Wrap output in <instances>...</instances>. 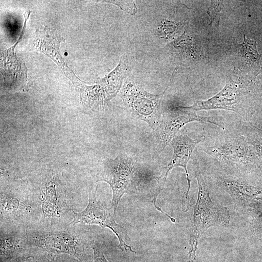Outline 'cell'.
Wrapping results in <instances>:
<instances>
[{
  "label": "cell",
  "instance_id": "6da1fadb",
  "mask_svg": "<svg viewBox=\"0 0 262 262\" xmlns=\"http://www.w3.org/2000/svg\"><path fill=\"white\" fill-rule=\"evenodd\" d=\"M260 89L241 70L234 67L228 73L226 84L218 93L205 100H196L189 106L195 111L222 109L233 112L245 121L250 120L256 109Z\"/></svg>",
  "mask_w": 262,
  "mask_h": 262
},
{
  "label": "cell",
  "instance_id": "7a4b0ae2",
  "mask_svg": "<svg viewBox=\"0 0 262 262\" xmlns=\"http://www.w3.org/2000/svg\"><path fill=\"white\" fill-rule=\"evenodd\" d=\"M201 149L218 163L238 169L251 167L259 159L252 147L237 131L226 129L213 140L203 143Z\"/></svg>",
  "mask_w": 262,
  "mask_h": 262
},
{
  "label": "cell",
  "instance_id": "3957f363",
  "mask_svg": "<svg viewBox=\"0 0 262 262\" xmlns=\"http://www.w3.org/2000/svg\"><path fill=\"white\" fill-rule=\"evenodd\" d=\"M192 166L198 184V196L194 208L190 234L191 249L188 262H194L199 236L209 227L228 221V213L212 202L199 164L196 155L192 157Z\"/></svg>",
  "mask_w": 262,
  "mask_h": 262
},
{
  "label": "cell",
  "instance_id": "277c9868",
  "mask_svg": "<svg viewBox=\"0 0 262 262\" xmlns=\"http://www.w3.org/2000/svg\"><path fill=\"white\" fill-rule=\"evenodd\" d=\"M26 243L54 254H66L82 262L84 246L75 233L63 231H34L27 234Z\"/></svg>",
  "mask_w": 262,
  "mask_h": 262
},
{
  "label": "cell",
  "instance_id": "5b68a950",
  "mask_svg": "<svg viewBox=\"0 0 262 262\" xmlns=\"http://www.w3.org/2000/svg\"><path fill=\"white\" fill-rule=\"evenodd\" d=\"M135 167L132 160L119 154L115 159L104 162L99 170L98 180L108 183L113 191L112 206L115 215L118 203L124 194L130 192L134 181Z\"/></svg>",
  "mask_w": 262,
  "mask_h": 262
},
{
  "label": "cell",
  "instance_id": "8992f818",
  "mask_svg": "<svg viewBox=\"0 0 262 262\" xmlns=\"http://www.w3.org/2000/svg\"><path fill=\"white\" fill-rule=\"evenodd\" d=\"M162 97L149 94L131 83L125 85L121 94L124 102L131 115L147 123L156 131L162 119Z\"/></svg>",
  "mask_w": 262,
  "mask_h": 262
},
{
  "label": "cell",
  "instance_id": "52a82bcc",
  "mask_svg": "<svg viewBox=\"0 0 262 262\" xmlns=\"http://www.w3.org/2000/svg\"><path fill=\"white\" fill-rule=\"evenodd\" d=\"M194 121L210 123L225 129L210 117L198 115L189 106H174L168 108L163 114L160 125L156 131L158 152L162 151L170 144L182 127Z\"/></svg>",
  "mask_w": 262,
  "mask_h": 262
},
{
  "label": "cell",
  "instance_id": "ba28073f",
  "mask_svg": "<svg viewBox=\"0 0 262 262\" xmlns=\"http://www.w3.org/2000/svg\"><path fill=\"white\" fill-rule=\"evenodd\" d=\"M96 191L97 188L93 190L92 187L89 190L88 204L83 211L80 213L73 211L74 218L70 225L77 224H95L102 227L108 228L118 237L119 241L118 246L119 249L135 253L131 249V247L124 242L123 237L125 230L122 226L115 222L114 217L111 214L110 209L107 208L106 204L97 200Z\"/></svg>",
  "mask_w": 262,
  "mask_h": 262
},
{
  "label": "cell",
  "instance_id": "9c48e42d",
  "mask_svg": "<svg viewBox=\"0 0 262 262\" xmlns=\"http://www.w3.org/2000/svg\"><path fill=\"white\" fill-rule=\"evenodd\" d=\"M205 141V137L200 136L196 139L190 138L187 134L176 135L172 140L170 144L173 150L172 156L167 165L162 170L160 175L157 178L158 190L153 201H156L157 197L163 189L166 182L167 176L170 171L174 167L180 166L185 170L188 182V189L186 194L185 207L186 211L189 208L188 196L191 180L190 179L187 170V164L192 158L194 149L198 144Z\"/></svg>",
  "mask_w": 262,
  "mask_h": 262
},
{
  "label": "cell",
  "instance_id": "30bf717a",
  "mask_svg": "<svg viewBox=\"0 0 262 262\" xmlns=\"http://www.w3.org/2000/svg\"><path fill=\"white\" fill-rule=\"evenodd\" d=\"M65 39L49 29L44 28L42 30H36L33 41L31 43L30 49L34 51L43 53L50 58L63 70L76 85L80 80L65 64L59 50L60 43Z\"/></svg>",
  "mask_w": 262,
  "mask_h": 262
},
{
  "label": "cell",
  "instance_id": "8fae6325",
  "mask_svg": "<svg viewBox=\"0 0 262 262\" xmlns=\"http://www.w3.org/2000/svg\"><path fill=\"white\" fill-rule=\"evenodd\" d=\"M20 34L17 41L9 49L0 51L1 73L6 87L10 89H20L28 83L27 68L24 63L17 57L14 49L22 39Z\"/></svg>",
  "mask_w": 262,
  "mask_h": 262
},
{
  "label": "cell",
  "instance_id": "7c38bea8",
  "mask_svg": "<svg viewBox=\"0 0 262 262\" xmlns=\"http://www.w3.org/2000/svg\"><path fill=\"white\" fill-rule=\"evenodd\" d=\"M132 64L133 60L124 58L113 71L98 81L97 83L106 93L107 100H111L118 92L124 79L131 70Z\"/></svg>",
  "mask_w": 262,
  "mask_h": 262
},
{
  "label": "cell",
  "instance_id": "4fadbf2b",
  "mask_svg": "<svg viewBox=\"0 0 262 262\" xmlns=\"http://www.w3.org/2000/svg\"><path fill=\"white\" fill-rule=\"evenodd\" d=\"M80 95V104L86 110L98 111L104 107L107 98L103 88L99 84L86 85L82 82L75 87Z\"/></svg>",
  "mask_w": 262,
  "mask_h": 262
},
{
  "label": "cell",
  "instance_id": "5bb4252c",
  "mask_svg": "<svg viewBox=\"0 0 262 262\" xmlns=\"http://www.w3.org/2000/svg\"><path fill=\"white\" fill-rule=\"evenodd\" d=\"M21 237L14 232L0 233V256L5 257L24 256L20 247Z\"/></svg>",
  "mask_w": 262,
  "mask_h": 262
},
{
  "label": "cell",
  "instance_id": "9a60e30c",
  "mask_svg": "<svg viewBox=\"0 0 262 262\" xmlns=\"http://www.w3.org/2000/svg\"><path fill=\"white\" fill-rule=\"evenodd\" d=\"M238 48L241 59L248 66L258 70L261 55L257 51L256 42L247 38L244 35V41L238 45Z\"/></svg>",
  "mask_w": 262,
  "mask_h": 262
},
{
  "label": "cell",
  "instance_id": "2e32d148",
  "mask_svg": "<svg viewBox=\"0 0 262 262\" xmlns=\"http://www.w3.org/2000/svg\"><path fill=\"white\" fill-rule=\"evenodd\" d=\"M41 201L42 218L56 217L59 215L56 192L53 186L50 185L45 189L41 196Z\"/></svg>",
  "mask_w": 262,
  "mask_h": 262
},
{
  "label": "cell",
  "instance_id": "e0dca14e",
  "mask_svg": "<svg viewBox=\"0 0 262 262\" xmlns=\"http://www.w3.org/2000/svg\"><path fill=\"white\" fill-rule=\"evenodd\" d=\"M23 262H76L63 256L62 254L57 255L45 251L35 256H31Z\"/></svg>",
  "mask_w": 262,
  "mask_h": 262
},
{
  "label": "cell",
  "instance_id": "ac0fdd59",
  "mask_svg": "<svg viewBox=\"0 0 262 262\" xmlns=\"http://www.w3.org/2000/svg\"><path fill=\"white\" fill-rule=\"evenodd\" d=\"M223 1L221 0H212L207 11L210 17L211 25L217 27L220 21V13L223 8Z\"/></svg>",
  "mask_w": 262,
  "mask_h": 262
},
{
  "label": "cell",
  "instance_id": "d6986e66",
  "mask_svg": "<svg viewBox=\"0 0 262 262\" xmlns=\"http://www.w3.org/2000/svg\"><path fill=\"white\" fill-rule=\"evenodd\" d=\"M0 205L1 213H12L17 210L19 201L16 197L1 194Z\"/></svg>",
  "mask_w": 262,
  "mask_h": 262
},
{
  "label": "cell",
  "instance_id": "ffe728a7",
  "mask_svg": "<svg viewBox=\"0 0 262 262\" xmlns=\"http://www.w3.org/2000/svg\"><path fill=\"white\" fill-rule=\"evenodd\" d=\"M181 25L173 21L164 20L161 25V32L165 37H173L176 35L181 28Z\"/></svg>",
  "mask_w": 262,
  "mask_h": 262
},
{
  "label": "cell",
  "instance_id": "44dd1931",
  "mask_svg": "<svg viewBox=\"0 0 262 262\" xmlns=\"http://www.w3.org/2000/svg\"><path fill=\"white\" fill-rule=\"evenodd\" d=\"M102 1L115 4L124 11L131 15H134L137 11V8L133 1L104 0Z\"/></svg>",
  "mask_w": 262,
  "mask_h": 262
},
{
  "label": "cell",
  "instance_id": "7402d4cb",
  "mask_svg": "<svg viewBox=\"0 0 262 262\" xmlns=\"http://www.w3.org/2000/svg\"><path fill=\"white\" fill-rule=\"evenodd\" d=\"M91 246L94 251L93 262H108L104 257L102 245L93 242Z\"/></svg>",
  "mask_w": 262,
  "mask_h": 262
},
{
  "label": "cell",
  "instance_id": "603a6c76",
  "mask_svg": "<svg viewBox=\"0 0 262 262\" xmlns=\"http://www.w3.org/2000/svg\"><path fill=\"white\" fill-rule=\"evenodd\" d=\"M31 257V256H20L12 257H5L0 256V262H23L28 260Z\"/></svg>",
  "mask_w": 262,
  "mask_h": 262
},
{
  "label": "cell",
  "instance_id": "cb8c5ba5",
  "mask_svg": "<svg viewBox=\"0 0 262 262\" xmlns=\"http://www.w3.org/2000/svg\"><path fill=\"white\" fill-rule=\"evenodd\" d=\"M261 71L262 72V68L261 69Z\"/></svg>",
  "mask_w": 262,
  "mask_h": 262
}]
</instances>
